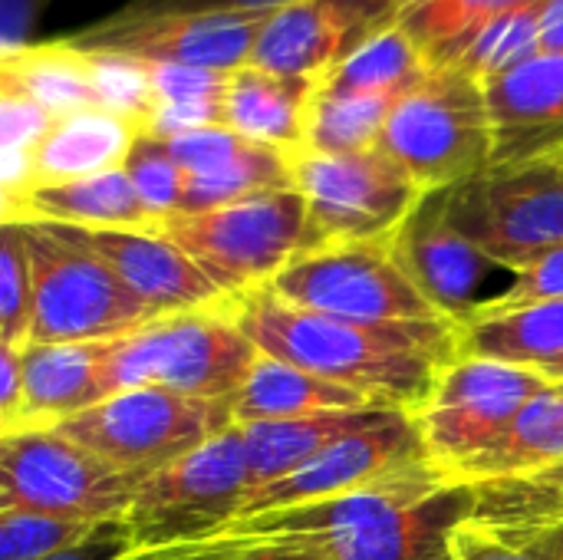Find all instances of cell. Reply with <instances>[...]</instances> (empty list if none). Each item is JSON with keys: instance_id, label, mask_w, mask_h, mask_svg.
<instances>
[{"instance_id": "obj_1", "label": "cell", "mask_w": 563, "mask_h": 560, "mask_svg": "<svg viewBox=\"0 0 563 560\" xmlns=\"http://www.w3.org/2000/svg\"><path fill=\"white\" fill-rule=\"evenodd\" d=\"M231 310L261 353L406 416L422 409L439 373L459 360L452 320H346L297 307L271 287L231 297Z\"/></svg>"}, {"instance_id": "obj_2", "label": "cell", "mask_w": 563, "mask_h": 560, "mask_svg": "<svg viewBox=\"0 0 563 560\" xmlns=\"http://www.w3.org/2000/svg\"><path fill=\"white\" fill-rule=\"evenodd\" d=\"M261 350L238 327L231 297L181 314H162L122 340L106 343V393L162 386L191 399L231 403Z\"/></svg>"}, {"instance_id": "obj_3", "label": "cell", "mask_w": 563, "mask_h": 560, "mask_svg": "<svg viewBox=\"0 0 563 560\" xmlns=\"http://www.w3.org/2000/svg\"><path fill=\"white\" fill-rule=\"evenodd\" d=\"M376 149L396 158L426 195L465 185L492 168L485 86L455 66H432L396 99Z\"/></svg>"}, {"instance_id": "obj_4", "label": "cell", "mask_w": 563, "mask_h": 560, "mask_svg": "<svg viewBox=\"0 0 563 560\" xmlns=\"http://www.w3.org/2000/svg\"><path fill=\"white\" fill-rule=\"evenodd\" d=\"M23 244L33 277L26 347L109 343L152 323L145 307L92 251L49 221H23Z\"/></svg>"}, {"instance_id": "obj_5", "label": "cell", "mask_w": 563, "mask_h": 560, "mask_svg": "<svg viewBox=\"0 0 563 560\" xmlns=\"http://www.w3.org/2000/svg\"><path fill=\"white\" fill-rule=\"evenodd\" d=\"M228 294L271 287L307 248V201L297 188L261 191L198 215H168L155 224Z\"/></svg>"}, {"instance_id": "obj_6", "label": "cell", "mask_w": 563, "mask_h": 560, "mask_svg": "<svg viewBox=\"0 0 563 560\" xmlns=\"http://www.w3.org/2000/svg\"><path fill=\"white\" fill-rule=\"evenodd\" d=\"M294 188L307 201V248L396 238L426 201L412 175L383 149L290 152Z\"/></svg>"}, {"instance_id": "obj_7", "label": "cell", "mask_w": 563, "mask_h": 560, "mask_svg": "<svg viewBox=\"0 0 563 560\" xmlns=\"http://www.w3.org/2000/svg\"><path fill=\"white\" fill-rule=\"evenodd\" d=\"M435 195L445 221L515 274L563 244V155L492 165Z\"/></svg>"}, {"instance_id": "obj_8", "label": "cell", "mask_w": 563, "mask_h": 560, "mask_svg": "<svg viewBox=\"0 0 563 560\" xmlns=\"http://www.w3.org/2000/svg\"><path fill=\"white\" fill-rule=\"evenodd\" d=\"M234 426V399L208 403L162 386H139L56 422L53 429L79 442L112 469L145 482L152 472L201 449Z\"/></svg>"}, {"instance_id": "obj_9", "label": "cell", "mask_w": 563, "mask_h": 560, "mask_svg": "<svg viewBox=\"0 0 563 560\" xmlns=\"http://www.w3.org/2000/svg\"><path fill=\"white\" fill-rule=\"evenodd\" d=\"M247 495L251 472L244 432L231 426L201 449L152 472L139 485L122 521L135 551L205 541L241 515Z\"/></svg>"}, {"instance_id": "obj_10", "label": "cell", "mask_w": 563, "mask_h": 560, "mask_svg": "<svg viewBox=\"0 0 563 560\" xmlns=\"http://www.w3.org/2000/svg\"><path fill=\"white\" fill-rule=\"evenodd\" d=\"M399 238V234H396ZM396 238L300 251L271 284L297 307L366 323L445 320L409 274Z\"/></svg>"}, {"instance_id": "obj_11", "label": "cell", "mask_w": 563, "mask_h": 560, "mask_svg": "<svg viewBox=\"0 0 563 560\" xmlns=\"http://www.w3.org/2000/svg\"><path fill=\"white\" fill-rule=\"evenodd\" d=\"M139 479L112 469L56 429L0 436V512H33L66 521H122Z\"/></svg>"}, {"instance_id": "obj_12", "label": "cell", "mask_w": 563, "mask_h": 560, "mask_svg": "<svg viewBox=\"0 0 563 560\" xmlns=\"http://www.w3.org/2000/svg\"><path fill=\"white\" fill-rule=\"evenodd\" d=\"M551 389V380L534 366H515L501 360L459 356L445 366L412 416L432 469L445 479L498 442L515 416Z\"/></svg>"}, {"instance_id": "obj_13", "label": "cell", "mask_w": 563, "mask_h": 560, "mask_svg": "<svg viewBox=\"0 0 563 560\" xmlns=\"http://www.w3.org/2000/svg\"><path fill=\"white\" fill-rule=\"evenodd\" d=\"M271 13H112L66 40L82 53H119L142 63H172L234 73L251 63Z\"/></svg>"}, {"instance_id": "obj_14", "label": "cell", "mask_w": 563, "mask_h": 560, "mask_svg": "<svg viewBox=\"0 0 563 560\" xmlns=\"http://www.w3.org/2000/svg\"><path fill=\"white\" fill-rule=\"evenodd\" d=\"M422 465H432V462L426 455L416 419L406 413H393L383 422L327 446L323 452H317L310 462H303L280 482L251 492L238 518L333 498V495H343V492H353V488H363V485H373V482H383V479H393L399 472H412Z\"/></svg>"}, {"instance_id": "obj_15", "label": "cell", "mask_w": 563, "mask_h": 560, "mask_svg": "<svg viewBox=\"0 0 563 560\" xmlns=\"http://www.w3.org/2000/svg\"><path fill=\"white\" fill-rule=\"evenodd\" d=\"M396 26V0H297L274 10L251 66L317 79Z\"/></svg>"}, {"instance_id": "obj_16", "label": "cell", "mask_w": 563, "mask_h": 560, "mask_svg": "<svg viewBox=\"0 0 563 560\" xmlns=\"http://www.w3.org/2000/svg\"><path fill=\"white\" fill-rule=\"evenodd\" d=\"M53 224V221H49ZM66 238L92 251L145 307L162 314L201 310L228 300V294L162 231L135 228H73L56 224Z\"/></svg>"}, {"instance_id": "obj_17", "label": "cell", "mask_w": 563, "mask_h": 560, "mask_svg": "<svg viewBox=\"0 0 563 560\" xmlns=\"http://www.w3.org/2000/svg\"><path fill=\"white\" fill-rule=\"evenodd\" d=\"M396 244L422 294L452 323L501 297V290L492 287L495 277H515V271L492 261L478 244L445 221L435 191L426 195L419 211L399 231Z\"/></svg>"}, {"instance_id": "obj_18", "label": "cell", "mask_w": 563, "mask_h": 560, "mask_svg": "<svg viewBox=\"0 0 563 560\" xmlns=\"http://www.w3.org/2000/svg\"><path fill=\"white\" fill-rule=\"evenodd\" d=\"M475 508L478 492L472 485L445 482L409 508L350 531L300 538V545L317 548L327 560H452V541L459 528L475 518Z\"/></svg>"}, {"instance_id": "obj_19", "label": "cell", "mask_w": 563, "mask_h": 560, "mask_svg": "<svg viewBox=\"0 0 563 560\" xmlns=\"http://www.w3.org/2000/svg\"><path fill=\"white\" fill-rule=\"evenodd\" d=\"M482 86L492 116V165L563 155V53H538Z\"/></svg>"}, {"instance_id": "obj_20", "label": "cell", "mask_w": 563, "mask_h": 560, "mask_svg": "<svg viewBox=\"0 0 563 560\" xmlns=\"http://www.w3.org/2000/svg\"><path fill=\"white\" fill-rule=\"evenodd\" d=\"M106 343H56L20 347L23 366V409L7 432L53 429L56 422L79 416L109 399L106 393Z\"/></svg>"}, {"instance_id": "obj_21", "label": "cell", "mask_w": 563, "mask_h": 560, "mask_svg": "<svg viewBox=\"0 0 563 560\" xmlns=\"http://www.w3.org/2000/svg\"><path fill=\"white\" fill-rule=\"evenodd\" d=\"M3 221H53L73 228H135V231L155 228V218L148 215L125 168H109L59 185H36L20 198L3 201Z\"/></svg>"}, {"instance_id": "obj_22", "label": "cell", "mask_w": 563, "mask_h": 560, "mask_svg": "<svg viewBox=\"0 0 563 560\" xmlns=\"http://www.w3.org/2000/svg\"><path fill=\"white\" fill-rule=\"evenodd\" d=\"M142 129L109 109H79L59 116L40 145L30 152V188L89 178L109 168H122Z\"/></svg>"}, {"instance_id": "obj_23", "label": "cell", "mask_w": 563, "mask_h": 560, "mask_svg": "<svg viewBox=\"0 0 563 560\" xmlns=\"http://www.w3.org/2000/svg\"><path fill=\"white\" fill-rule=\"evenodd\" d=\"M313 83L317 79L280 76L251 63L234 69L224 89V129L280 152H300Z\"/></svg>"}, {"instance_id": "obj_24", "label": "cell", "mask_w": 563, "mask_h": 560, "mask_svg": "<svg viewBox=\"0 0 563 560\" xmlns=\"http://www.w3.org/2000/svg\"><path fill=\"white\" fill-rule=\"evenodd\" d=\"M563 462V393L551 383L548 393L531 399L495 446L459 465L449 482L459 485H501L525 482Z\"/></svg>"}, {"instance_id": "obj_25", "label": "cell", "mask_w": 563, "mask_h": 560, "mask_svg": "<svg viewBox=\"0 0 563 560\" xmlns=\"http://www.w3.org/2000/svg\"><path fill=\"white\" fill-rule=\"evenodd\" d=\"M393 416V409H330L313 413L300 419H277V422H257V426H238L244 432V452H247V472H251V492L280 482L303 462H310L327 446L363 432L376 422Z\"/></svg>"}, {"instance_id": "obj_26", "label": "cell", "mask_w": 563, "mask_h": 560, "mask_svg": "<svg viewBox=\"0 0 563 560\" xmlns=\"http://www.w3.org/2000/svg\"><path fill=\"white\" fill-rule=\"evenodd\" d=\"M330 409H383L366 396L336 386L323 376H313L294 363L261 353L251 366V376L234 396V426H257L277 419H300ZM396 413V409H393Z\"/></svg>"}, {"instance_id": "obj_27", "label": "cell", "mask_w": 563, "mask_h": 560, "mask_svg": "<svg viewBox=\"0 0 563 560\" xmlns=\"http://www.w3.org/2000/svg\"><path fill=\"white\" fill-rule=\"evenodd\" d=\"M0 86L23 92L53 119L99 106L92 53L76 50L66 36L0 56Z\"/></svg>"}, {"instance_id": "obj_28", "label": "cell", "mask_w": 563, "mask_h": 560, "mask_svg": "<svg viewBox=\"0 0 563 560\" xmlns=\"http://www.w3.org/2000/svg\"><path fill=\"white\" fill-rule=\"evenodd\" d=\"M459 356L501 360L544 370L563 360V300L531 304L508 314H482L455 323Z\"/></svg>"}, {"instance_id": "obj_29", "label": "cell", "mask_w": 563, "mask_h": 560, "mask_svg": "<svg viewBox=\"0 0 563 560\" xmlns=\"http://www.w3.org/2000/svg\"><path fill=\"white\" fill-rule=\"evenodd\" d=\"M538 3L541 0H396V26L419 46L429 66H445L488 20Z\"/></svg>"}, {"instance_id": "obj_30", "label": "cell", "mask_w": 563, "mask_h": 560, "mask_svg": "<svg viewBox=\"0 0 563 560\" xmlns=\"http://www.w3.org/2000/svg\"><path fill=\"white\" fill-rule=\"evenodd\" d=\"M429 59L419 53V46L399 30H386L366 46H360L353 56H346L330 73L317 76V86L343 96H389L399 99L406 89H412L426 73Z\"/></svg>"}, {"instance_id": "obj_31", "label": "cell", "mask_w": 563, "mask_h": 560, "mask_svg": "<svg viewBox=\"0 0 563 560\" xmlns=\"http://www.w3.org/2000/svg\"><path fill=\"white\" fill-rule=\"evenodd\" d=\"M393 106L396 99L389 96H343L313 83L303 149L323 155L376 149Z\"/></svg>"}, {"instance_id": "obj_32", "label": "cell", "mask_w": 563, "mask_h": 560, "mask_svg": "<svg viewBox=\"0 0 563 560\" xmlns=\"http://www.w3.org/2000/svg\"><path fill=\"white\" fill-rule=\"evenodd\" d=\"M541 53V20L538 7L511 10L505 17L488 20L482 30H475L445 66H455L478 83H488Z\"/></svg>"}, {"instance_id": "obj_33", "label": "cell", "mask_w": 563, "mask_h": 560, "mask_svg": "<svg viewBox=\"0 0 563 560\" xmlns=\"http://www.w3.org/2000/svg\"><path fill=\"white\" fill-rule=\"evenodd\" d=\"M33 310V277L23 244V221L0 228V347H26Z\"/></svg>"}, {"instance_id": "obj_34", "label": "cell", "mask_w": 563, "mask_h": 560, "mask_svg": "<svg viewBox=\"0 0 563 560\" xmlns=\"http://www.w3.org/2000/svg\"><path fill=\"white\" fill-rule=\"evenodd\" d=\"M125 175L132 178L139 198L145 201L148 215L158 221H165L168 215H178L181 195H185V172L175 162L172 149L165 139H155L148 132H142L132 145V152L125 155Z\"/></svg>"}, {"instance_id": "obj_35", "label": "cell", "mask_w": 563, "mask_h": 560, "mask_svg": "<svg viewBox=\"0 0 563 560\" xmlns=\"http://www.w3.org/2000/svg\"><path fill=\"white\" fill-rule=\"evenodd\" d=\"M99 525L66 521L33 512H0V560H46L79 541Z\"/></svg>"}, {"instance_id": "obj_36", "label": "cell", "mask_w": 563, "mask_h": 560, "mask_svg": "<svg viewBox=\"0 0 563 560\" xmlns=\"http://www.w3.org/2000/svg\"><path fill=\"white\" fill-rule=\"evenodd\" d=\"M92 63H96L99 109L119 112L142 129L155 109L148 63L132 59V56H119V53H92Z\"/></svg>"}, {"instance_id": "obj_37", "label": "cell", "mask_w": 563, "mask_h": 560, "mask_svg": "<svg viewBox=\"0 0 563 560\" xmlns=\"http://www.w3.org/2000/svg\"><path fill=\"white\" fill-rule=\"evenodd\" d=\"M122 560H327L317 548L300 541H257V538H205L152 551H132Z\"/></svg>"}, {"instance_id": "obj_38", "label": "cell", "mask_w": 563, "mask_h": 560, "mask_svg": "<svg viewBox=\"0 0 563 560\" xmlns=\"http://www.w3.org/2000/svg\"><path fill=\"white\" fill-rule=\"evenodd\" d=\"M475 521H505L515 515L558 508L563 505V462L525 482H501V485H482Z\"/></svg>"}, {"instance_id": "obj_39", "label": "cell", "mask_w": 563, "mask_h": 560, "mask_svg": "<svg viewBox=\"0 0 563 560\" xmlns=\"http://www.w3.org/2000/svg\"><path fill=\"white\" fill-rule=\"evenodd\" d=\"M548 300H563V244L548 251L544 257H538L534 264L521 267L511 281V287L478 307L475 314L468 317H482V314H508V310H521V307H531V304H548ZM459 323V320H455Z\"/></svg>"}, {"instance_id": "obj_40", "label": "cell", "mask_w": 563, "mask_h": 560, "mask_svg": "<svg viewBox=\"0 0 563 560\" xmlns=\"http://www.w3.org/2000/svg\"><path fill=\"white\" fill-rule=\"evenodd\" d=\"M478 525L492 528L498 538H505L508 545H515V548H521V551H528L534 558L563 560V505L528 512V515H515V518H505V521H478Z\"/></svg>"}, {"instance_id": "obj_41", "label": "cell", "mask_w": 563, "mask_h": 560, "mask_svg": "<svg viewBox=\"0 0 563 560\" xmlns=\"http://www.w3.org/2000/svg\"><path fill=\"white\" fill-rule=\"evenodd\" d=\"M231 73L198 69V66H172V63H148V79L158 102H191V99H224Z\"/></svg>"}, {"instance_id": "obj_42", "label": "cell", "mask_w": 563, "mask_h": 560, "mask_svg": "<svg viewBox=\"0 0 563 560\" xmlns=\"http://www.w3.org/2000/svg\"><path fill=\"white\" fill-rule=\"evenodd\" d=\"M0 116H3V152H26V155L40 145V139L56 122L33 99L7 86H0Z\"/></svg>"}, {"instance_id": "obj_43", "label": "cell", "mask_w": 563, "mask_h": 560, "mask_svg": "<svg viewBox=\"0 0 563 560\" xmlns=\"http://www.w3.org/2000/svg\"><path fill=\"white\" fill-rule=\"evenodd\" d=\"M224 125V99H191V102H158L145 119L142 132L155 139H178L185 132Z\"/></svg>"}, {"instance_id": "obj_44", "label": "cell", "mask_w": 563, "mask_h": 560, "mask_svg": "<svg viewBox=\"0 0 563 560\" xmlns=\"http://www.w3.org/2000/svg\"><path fill=\"white\" fill-rule=\"evenodd\" d=\"M297 0H129L119 13L152 17V13H274Z\"/></svg>"}, {"instance_id": "obj_45", "label": "cell", "mask_w": 563, "mask_h": 560, "mask_svg": "<svg viewBox=\"0 0 563 560\" xmlns=\"http://www.w3.org/2000/svg\"><path fill=\"white\" fill-rule=\"evenodd\" d=\"M452 560H541L515 545H508L505 538H498L492 528L468 521L459 528L455 541H452Z\"/></svg>"}, {"instance_id": "obj_46", "label": "cell", "mask_w": 563, "mask_h": 560, "mask_svg": "<svg viewBox=\"0 0 563 560\" xmlns=\"http://www.w3.org/2000/svg\"><path fill=\"white\" fill-rule=\"evenodd\" d=\"M132 551L135 548H132V535H129L125 521H102L86 541L46 560H122Z\"/></svg>"}, {"instance_id": "obj_47", "label": "cell", "mask_w": 563, "mask_h": 560, "mask_svg": "<svg viewBox=\"0 0 563 560\" xmlns=\"http://www.w3.org/2000/svg\"><path fill=\"white\" fill-rule=\"evenodd\" d=\"M20 409H23L20 347H0V432L16 422Z\"/></svg>"}, {"instance_id": "obj_48", "label": "cell", "mask_w": 563, "mask_h": 560, "mask_svg": "<svg viewBox=\"0 0 563 560\" xmlns=\"http://www.w3.org/2000/svg\"><path fill=\"white\" fill-rule=\"evenodd\" d=\"M40 7H43V0H0V50H3V56L26 46V36L33 30Z\"/></svg>"}, {"instance_id": "obj_49", "label": "cell", "mask_w": 563, "mask_h": 560, "mask_svg": "<svg viewBox=\"0 0 563 560\" xmlns=\"http://www.w3.org/2000/svg\"><path fill=\"white\" fill-rule=\"evenodd\" d=\"M541 53H563V0H541Z\"/></svg>"}, {"instance_id": "obj_50", "label": "cell", "mask_w": 563, "mask_h": 560, "mask_svg": "<svg viewBox=\"0 0 563 560\" xmlns=\"http://www.w3.org/2000/svg\"><path fill=\"white\" fill-rule=\"evenodd\" d=\"M541 373H544V376H548L551 383H561V380H563V360H558V363H551V366H544Z\"/></svg>"}, {"instance_id": "obj_51", "label": "cell", "mask_w": 563, "mask_h": 560, "mask_svg": "<svg viewBox=\"0 0 563 560\" xmlns=\"http://www.w3.org/2000/svg\"><path fill=\"white\" fill-rule=\"evenodd\" d=\"M554 386H558V389H561V393H563V380H561V383H554Z\"/></svg>"}]
</instances>
